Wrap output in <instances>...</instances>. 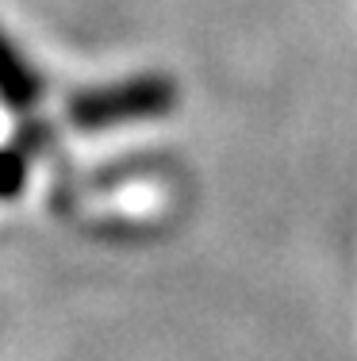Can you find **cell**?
<instances>
[{"label": "cell", "instance_id": "cell-1", "mask_svg": "<svg viewBox=\"0 0 357 361\" xmlns=\"http://www.w3.org/2000/svg\"><path fill=\"white\" fill-rule=\"evenodd\" d=\"M177 100V89L169 77H131V81L84 89L70 100V119L77 131H108V127L131 123V119H154L165 116Z\"/></svg>", "mask_w": 357, "mask_h": 361}, {"label": "cell", "instance_id": "cell-2", "mask_svg": "<svg viewBox=\"0 0 357 361\" xmlns=\"http://www.w3.org/2000/svg\"><path fill=\"white\" fill-rule=\"evenodd\" d=\"M42 100V77L27 66L15 42L0 31V104L12 111H27Z\"/></svg>", "mask_w": 357, "mask_h": 361}, {"label": "cell", "instance_id": "cell-3", "mask_svg": "<svg viewBox=\"0 0 357 361\" xmlns=\"http://www.w3.org/2000/svg\"><path fill=\"white\" fill-rule=\"evenodd\" d=\"M23 185V154L20 150H0V200L15 196Z\"/></svg>", "mask_w": 357, "mask_h": 361}]
</instances>
